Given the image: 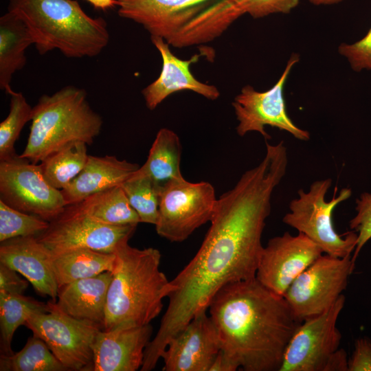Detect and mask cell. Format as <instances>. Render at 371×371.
<instances>
[{
    "label": "cell",
    "instance_id": "1",
    "mask_svg": "<svg viewBox=\"0 0 371 371\" xmlns=\"http://www.w3.org/2000/svg\"><path fill=\"white\" fill-rule=\"evenodd\" d=\"M269 216L255 196L227 192L217 199L210 228L190 262L170 280L169 304L144 351V370H153L170 339L200 311L208 309L225 285L256 278Z\"/></svg>",
    "mask_w": 371,
    "mask_h": 371
},
{
    "label": "cell",
    "instance_id": "2",
    "mask_svg": "<svg viewBox=\"0 0 371 371\" xmlns=\"http://www.w3.org/2000/svg\"><path fill=\"white\" fill-rule=\"evenodd\" d=\"M208 309L221 344L210 371H279L286 348L302 323L283 296L256 278L225 285Z\"/></svg>",
    "mask_w": 371,
    "mask_h": 371
},
{
    "label": "cell",
    "instance_id": "3",
    "mask_svg": "<svg viewBox=\"0 0 371 371\" xmlns=\"http://www.w3.org/2000/svg\"><path fill=\"white\" fill-rule=\"evenodd\" d=\"M128 240L122 241L114 252L104 330L149 324L161 313L163 300L171 291L170 280L160 270L159 251L133 247Z\"/></svg>",
    "mask_w": 371,
    "mask_h": 371
},
{
    "label": "cell",
    "instance_id": "4",
    "mask_svg": "<svg viewBox=\"0 0 371 371\" xmlns=\"http://www.w3.org/2000/svg\"><path fill=\"white\" fill-rule=\"evenodd\" d=\"M8 12L23 21L41 55L58 49L70 58L94 57L109 42L106 21L89 16L76 0H9Z\"/></svg>",
    "mask_w": 371,
    "mask_h": 371
},
{
    "label": "cell",
    "instance_id": "5",
    "mask_svg": "<svg viewBox=\"0 0 371 371\" xmlns=\"http://www.w3.org/2000/svg\"><path fill=\"white\" fill-rule=\"evenodd\" d=\"M103 120L91 107L85 89L67 85L43 95L33 107L30 131L22 158L37 164L76 142L90 145L100 134Z\"/></svg>",
    "mask_w": 371,
    "mask_h": 371
},
{
    "label": "cell",
    "instance_id": "6",
    "mask_svg": "<svg viewBox=\"0 0 371 371\" xmlns=\"http://www.w3.org/2000/svg\"><path fill=\"white\" fill-rule=\"evenodd\" d=\"M331 184L332 179L328 178L314 181L307 192L300 189L298 198L291 201L290 211L284 216L282 221L307 236L323 253L344 258L354 252L358 236L353 231L346 236L337 233L332 214L338 204L350 198L352 191L348 188H342L336 196V187L333 197L327 201L325 197Z\"/></svg>",
    "mask_w": 371,
    "mask_h": 371
},
{
    "label": "cell",
    "instance_id": "7",
    "mask_svg": "<svg viewBox=\"0 0 371 371\" xmlns=\"http://www.w3.org/2000/svg\"><path fill=\"white\" fill-rule=\"evenodd\" d=\"M217 199L207 181H172L160 193L155 225L157 234L170 242L186 240L197 228L210 222Z\"/></svg>",
    "mask_w": 371,
    "mask_h": 371
},
{
    "label": "cell",
    "instance_id": "8",
    "mask_svg": "<svg viewBox=\"0 0 371 371\" xmlns=\"http://www.w3.org/2000/svg\"><path fill=\"white\" fill-rule=\"evenodd\" d=\"M352 255L322 254L291 284L283 297L300 321L324 312L342 295L355 266Z\"/></svg>",
    "mask_w": 371,
    "mask_h": 371
},
{
    "label": "cell",
    "instance_id": "9",
    "mask_svg": "<svg viewBox=\"0 0 371 371\" xmlns=\"http://www.w3.org/2000/svg\"><path fill=\"white\" fill-rule=\"evenodd\" d=\"M49 304L48 312L32 314L24 325L44 341L68 370H91L92 345L102 329L67 315L53 301Z\"/></svg>",
    "mask_w": 371,
    "mask_h": 371
},
{
    "label": "cell",
    "instance_id": "10",
    "mask_svg": "<svg viewBox=\"0 0 371 371\" xmlns=\"http://www.w3.org/2000/svg\"><path fill=\"white\" fill-rule=\"evenodd\" d=\"M0 199L14 209L49 222L67 207L61 190L47 182L40 164L20 155L0 162Z\"/></svg>",
    "mask_w": 371,
    "mask_h": 371
},
{
    "label": "cell",
    "instance_id": "11",
    "mask_svg": "<svg viewBox=\"0 0 371 371\" xmlns=\"http://www.w3.org/2000/svg\"><path fill=\"white\" fill-rule=\"evenodd\" d=\"M299 60V54L293 53L276 83L265 91H258L249 85L242 88L232 103L238 122L236 132L239 136L255 131L267 141L271 136L265 127L271 126L288 132L297 139H310L309 132L298 127L288 115L284 98V85Z\"/></svg>",
    "mask_w": 371,
    "mask_h": 371
},
{
    "label": "cell",
    "instance_id": "12",
    "mask_svg": "<svg viewBox=\"0 0 371 371\" xmlns=\"http://www.w3.org/2000/svg\"><path fill=\"white\" fill-rule=\"evenodd\" d=\"M346 302L344 294L324 312L302 322L291 338L279 371H325L339 349L337 322Z\"/></svg>",
    "mask_w": 371,
    "mask_h": 371
},
{
    "label": "cell",
    "instance_id": "13",
    "mask_svg": "<svg viewBox=\"0 0 371 371\" xmlns=\"http://www.w3.org/2000/svg\"><path fill=\"white\" fill-rule=\"evenodd\" d=\"M136 227V225H113L101 223L83 213L74 204L67 206L36 238L52 254L76 249L114 253L122 241L130 239Z\"/></svg>",
    "mask_w": 371,
    "mask_h": 371
},
{
    "label": "cell",
    "instance_id": "14",
    "mask_svg": "<svg viewBox=\"0 0 371 371\" xmlns=\"http://www.w3.org/2000/svg\"><path fill=\"white\" fill-rule=\"evenodd\" d=\"M322 254L321 248L303 234L284 232L263 247L256 278L271 292L284 296L298 276Z\"/></svg>",
    "mask_w": 371,
    "mask_h": 371
},
{
    "label": "cell",
    "instance_id": "15",
    "mask_svg": "<svg viewBox=\"0 0 371 371\" xmlns=\"http://www.w3.org/2000/svg\"><path fill=\"white\" fill-rule=\"evenodd\" d=\"M206 312H199L170 339L161 355L164 371H210L221 344L216 326Z\"/></svg>",
    "mask_w": 371,
    "mask_h": 371
},
{
    "label": "cell",
    "instance_id": "16",
    "mask_svg": "<svg viewBox=\"0 0 371 371\" xmlns=\"http://www.w3.org/2000/svg\"><path fill=\"white\" fill-rule=\"evenodd\" d=\"M212 0H117L120 16L142 25L167 43Z\"/></svg>",
    "mask_w": 371,
    "mask_h": 371
},
{
    "label": "cell",
    "instance_id": "17",
    "mask_svg": "<svg viewBox=\"0 0 371 371\" xmlns=\"http://www.w3.org/2000/svg\"><path fill=\"white\" fill-rule=\"evenodd\" d=\"M151 325L119 326L100 330L92 345L93 371H136L142 368Z\"/></svg>",
    "mask_w": 371,
    "mask_h": 371
},
{
    "label": "cell",
    "instance_id": "18",
    "mask_svg": "<svg viewBox=\"0 0 371 371\" xmlns=\"http://www.w3.org/2000/svg\"><path fill=\"white\" fill-rule=\"evenodd\" d=\"M0 262L23 276L40 295L56 301L58 286L52 266V253L35 236L1 242Z\"/></svg>",
    "mask_w": 371,
    "mask_h": 371
},
{
    "label": "cell",
    "instance_id": "19",
    "mask_svg": "<svg viewBox=\"0 0 371 371\" xmlns=\"http://www.w3.org/2000/svg\"><path fill=\"white\" fill-rule=\"evenodd\" d=\"M150 39L161 54L162 68L159 76L142 90L148 109L154 110L168 96L183 90L192 91L210 100L219 97L216 87L199 81L190 71V66L198 60L199 55L188 60H181L171 52L169 44L163 38L150 36Z\"/></svg>",
    "mask_w": 371,
    "mask_h": 371
},
{
    "label": "cell",
    "instance_id": "20",
    "mask_svg": "<svg viewBox=\"0 0 371 371\" xmlns=\"http://www.w3.org/2000/svg\"><path fill=\"white\" fill-rule=\"evenodd\" d=\"M139 168L137 164L115 156L89 155L80 172L60 190L66 205L79 203L92 194L120 186Z\"/></svg>",
    "mask_w": 371,
    "mask_h": 371
},
{
    "label": "cell",
    "instance_id": "21",
    "mask_svg": "<svg viewBox=\"0 0 371 371\" xmlns=\"http://www.w3.org/2000/svg\"><path fill=\"white\" fill-rule=\"evenodd\" d=\"M111 271L78 280L58 289L57 306L67 315L104 329L105 308Z\"/></svg>",
    "mask_w": 371,
    "mask_h": 371
},
{
    "label": "cell",
    "instance_id": "22",
    "mask_svg": "<svg viewBox=\"0 0 371 371\" xmlns=\"http://www.w3.org/2000/svg\"><path fill=\"white\" fill-rule=\"evenodd\" d=\"M181 145L172 130L163 128L157 133L143 166L128 179L146 177L162 189L172 181L183 178L181 172Z\"/></svg>",
    "mask_w": 371,
    "mask_h": 371
},
{
    "label": "cell",
    "instance_id": "23",
    "mask_svg": "<svg viewBox=\"0 0 371 371\" xmlns=\"http://www.w3.org/2000/svg\"><path fill=\"white\" fill-rule=\"evenodd\" d=\"M34 45L32 37L23 21L7 12L0 17V88L10 95L13 74L23 68L25 50Z\"/></svg>",
    "mask_w": 371,
    "mask_h": 371
},
{
    "label": "cell",
    "instance_id": "24",
    "mask_svg": "<svg viewBox=\"0 0 371 371\" xmlns=\"http://www.w3.org/2000/svg\"><path fill=\"white\" fill-rule=\"evenodd\" d=\"M115 253L76 249L52 254V266L58 288L68 283L111 271Z\"/></svg>",
    "mask_w": 371,
    "mask_h": 371
},
{
    "label": "cell",
    "instance_id": "25",
    "mask_svg": "<svg viewBox=\"0 0 371 371\" xmlns=\"http://www.w3.org/2000/svg\"><path fill=\"white\" fill-rule=\"evenodd\" d=\"M76 205L83 213L103 223L137 225L141 223L120 186L92 194Z\"/></svg>",
    "mask_w": 371,
    "mask_h": 371
},
{
    "label": "cell",
    "instance_id": "26",
    "mask_svg": "<svg viewBox=\"0 0 371 371\" xmlns=\"http://www.w3.org/2000/svg\"><path fill=\"white\" fill-rule=\"evenodd\" d=\"M49 311V302L45 304L31 297L0 293L1 355L14 352L11 342L17 328L24 325L33 313Z\"/></svg>",
    "mask_w": 371,
    "mask_h": 371
},
{
    "label": "cell",
    "instance_id": "27",
    "mask_svg": "<svg viewBox=\"0 0 371 371\" xmlns=\"http://www.w3.org/2000/svg\"><path fill=\"white\" fill-rule=\"evenodd\" d=\"M87 145L80 142L74 143L41 162L43 174L52 186L62 190L80 172L89 157Z\"/></svg>",
    "mask_w": 371,
    "mask_h": 371
},
{
    "label": "cell",
    "instance_id": "28",
    "mask_svg": "<svg viewBox=\"0 0 371 371\" xmlns=\"http://www.w3.org/2000/svg\"><path fill=\"white\" fill-rule=\"evenodd\" d=\"M1 371H66L40 337L33 335L24 347L11 355H1Z\"/></svg>",
    "mask_w": 371,
    "mask_h": 371
},
{
    "label": "cell",
    "instance_id": "29",
    "mask_svg": "<svg viewBox=\"0 0 371 371\" xmlns=\"http://www.w3.org/2000/svg\"><path fill=\"white\" fill-rule=\"evenodd\" d=\"M10 95V111L0 123V161H8L18 155L14 144L23 126L32 121L33 107L21 92L14 91Z\"/></svg>",
    "mask_w": 371,
    "mask_h": 371
},
{
    "label": "cell",
    "instance_id": "30",
    "mask_svg": "<svg viewBox=\"0 0 371 371\" xmlns=\"http://www.w3.org/2000/svg\"><path fill=\"white\" fill-rule=\"evenodd\" d=\"M120 186L141 223L155 225L161 189L146 177L128 179Z\"/></svg>",
    "mask_w": 371,
    "mask_h": 371
},
{
    "label": "cell",
    "instance_id": "31",
    "mask_svg": "<svg viewBox=\"0 0 371 371\" xmlns=\"http://www.w3.org/2000/svg\"><path fill=\"white\" fill-rule=\"evenodd\" d=\"M49 226V221L14 209L0 199L1 243L17 237L37 236Z\"/></svg>",
    "mask_w": 371,
    "mask_h": 371
},
{
    "label": "cell",
    "instance_id": "32",
    "mask_svg": "<svg viewBox=\"0 0 371 371\" xmlns=\"http://www.w3.org/2000/svg\"><path fill=\"white\" fill-rule=\"evenodd\" d=\"M233 14L238 19L248 14L260 19L273 14H289L300 0H226Z\"/></svg>",
    "mask_w": 371,
    "mask_h": 371
},
{
    "label": "cell",
    "instance_id": "33",
    "mask_svg": "<svg viewBox=\"0 0 371 371\" xmlns=\"http://www.w3.org/2000/svg\"><path fill=\"white\" fill-rule=\"evenodd\" d=\"M356 215L350 221V229L357 234V241L352 255L355 264L357 258L366 243L371 238V193L363 192L356 200Z\"/></svg>",
    "mask_w": 371,
    "mask_h": 371
},
{
    "label": "cell",
    "instance_id": "34",
    "mask_svg": "<svg viewBox=\"0 0 371 371\" xmlns=\"http://www.w3.org/2000/svg\"><path fill=\"white\" fill-rule=\"evenodd\" d=\"M338 52L345 57L351 69L359 72L371 69V27L361 40L352 43H343L338 47Z\"/></svg>",
    "mask_w": 371,
    "mask_h": 371
},
{
    "label": "cell",
    "instance_id": "35",
    "mask_svg": "<svg viewBox=\"0 0 371 371\" xmlns=\"http://www.w3.org/2000/svg\"><path fill=\"white\" fill-rule=\"evenodd\" d=\"M348 371H371V339L367 337L357 339L354 351L348 359Z\"/></svg>",
    "mask_w": 371,
    "mask_h": 371
},
{
    "label": "cell",
    "instance_id": "36",
    "mask_svg": "<svg viewBox=\"0 0 371 371\" xmlns=\"http://www.w3.org/2000/svg\"><path fill=\"white\" fill-rule=\"evenodd\" d=\"M19 272L0 262V293L21 295L28 286V282L22 279Z\"/></svg>",
    "mask_w": 371,
    "mask_h": 371
},
{
    "label": "cell",
    "instance_id": "37",
    "mask_svg": "<svg viewBox=\"0 0 371 371\" xmlns=\"http://www.w3.org/2000/svg\"><path fill=\"white\" fill-rule=\"evenodd\" d=\"M348 365L346 352L339 348L330 359L325 371H348Z\"/></svg>",
    "mask_w": 371,
    "mask_h": 371
},
{
    "label": "cell",
    "instance_id": "38",
    "mask_svg": "<svg viewBox=\"0 0 371 371\" xmlns=\"http://www.w3.org/2000/svg\"><path fill=\"white\" fill-rule=\"evenodd\" d=\"M95 9L107 10L117 7V0H85Z\"/></svg>",
    "mask_w": 371,
    "mask_h": 371
},
{
    "label": "cell",
    "instance_id": "39",
    "mask_svg": "<svg viewBox=\"0 0 371 371\" xmlns=\"http://www.w3.org/2000/svg\"><path fill=\"white\" fill-rule=\"evenodd\" d=\"M344 0H308L314 5H330L341 3Z\"/></svg>",
    "mask_w": 371,
    "mask_h": 371
}]
</instances>
